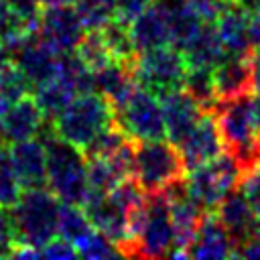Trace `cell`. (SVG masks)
<instances>
[{"mask_svg": "<svg viewBox=\"0 0 260 260\" xmlns=\"http://www.w3.org/2000/svg\"><path fill=\"white\" fill-rule=\"evenodd\" d=\"M41 256H45V258H75L77 250L69 240L55 236L51 242H47L41 248Z\"/></svg>", "mask_w": 260, "mask_h": 260, "instance_id": "35", "label": "cell"}, {"mask_svg": "<svg viewBox=\"0 0 260 260\" xmlns=\"http://www.w3.org/2000/svg\"><path fill=\"white\" fill-rule=\"evenodd\" d=\"M28 91H30V83L18 71V67L14 63H10L8 69L4 71L2 79H0V112L6 106H10V104L18 102L20 98L28 95Z\"/></svg>", "mask_w": 260, "mask_h": 260, "instance_id": "33", "label": "cell"}, {"mask_svg": "<svg viewBox=\"0 0 260 260\" xmlns=\"http://www.w3.org/2000/svg\"><path fill=\"white\" fill-rule=\"evenodd\" d=\"M248 18L250 10H246L236 0L225 2L219 10L217 18L213 20V26L223 43L225 53H246L252 49L248 35Z\"/></svg>", "mask_w": 260, "mask_h": 260, "instance_id": "21", "label": "cell"}, {"mask_svg": "<svg viewBox=\"0 0 260 260\" xmlns=\"http://www.w3.org/2000/svg\"><path fill=\"white\" fill-rule=\"evenodd\" d=\"M248 35H250V45L260 47V6L250 10L248 18Z\"/></svg>", "mask_w": 260, "mask_h": 260, "instance_id": "37", "label": "cell"}, {"mask_svg": "<svg viewBox=\"0 0 260 260\" xmlns=\"http://www.w3.org/2000/svg\"><path fill=\"white\" fill-rule=\"evenodd\" d=\"M114 122L134 142L167 138L160 98L140 85H136L132 93L114 108Z\"/></svg>", "mask_w": 260, "mask_h": 260, "instance_id": "9", "label": "cell"}, {"mask_svg": "<svg viewBox=\"0 0 260 260\" xmlns=\"http://www.w3.org/2000/svg\"><path fill=\"white\" fill-rule=\"evenodd\" d=\"M219 2H232V0H219Z\"/></svg>", "mask_w": 260, "mask_h": 260, "instance_id": "42", "label": "cell"}, {"mask_svg": "<svg viewBox=\"0 0 260 260\" xmlns=\"http://www.w3.org/2000/svg\"><path fill=\"white\" fill-rule=\"evenodd\" d=\"M83 35L85 26L75 6H43L37 24V37L43 43H47L55 53L61 55L75 51Z\"/></svg>", "mask_w": 260, "mask_h": 260, "instance_id": "10", "label": "cell"}, {"mask_svg": "<svg viewBox=\"0 0 260 260\" xmlns=\"http://www.w3.org/2000/svg\"><path fill=\"white\" fill-rule=\"evenodd\" d=\"M130 177L144 193H162L171 185L183 181L185 162L179 148L167 140H136L132 148Z\"/></svg>", "mask_w": 260, "mask_h": 260, "instance_id": "5", "label": "cell"}, {"mask_svg": "<svg viewBox=\"0 0 260 260\" xmlns=\"http://www.w3.org/2000/svg\"><path fill=\"white\" fill-rule=\"evenodd\" d=\"M93 230L87 213L83 211L81 205H71V203H61L59 205V215H57V236L69 240L73 246L85 238Z\"/></svg>", "mask_w": 260, "mask_h": 260, "instance_id": "25", "label": "cell"}, {"mask_svg": "<svg viewBox=\"0 0 260 260\" xmlns=\"http://www.w3.org/2000/svg\"><path fill=\"white\" fill-rule=\"evenodd\" d=\"M152 2L156 0H116V6H114V18L124 22V24H130L138 14H142Z\"/></svg>", "mask_w": 260, "mask_h": 260, "instance_id": "34", "label": "cell"}, {"mask_svg": "<svg viewBox=\"0 0 260 260\" xmlns=\"http://www.w3.org/2000/svg\"><path fill=\"white\" fill-rule=\"evenodd\" d=\"M250 57V69H252V85L256 91H260V47H252L248 51Z\"/></svg>", "mask_w": 260, "mask_h": 260, "instance_id": "38", "label": "cell"}, {"mask_svg": "<svg viewBox=\"0 0 260 260\" xmlns=\"http://www.w3.org/2000/svg\"><path fill=\"white\" fill-rule=\"evenodd\" d=\"M102 37H104V43L112 55L114 61H124V63H132L134 57H136V49L132 45V39H130V30H128V24L112 18L108 24H104L100 28Z\"/></svg>", "mask_w": 260, "mask_h": 260, "instance_id": "28", "label": "cell"}, {"mask_svg": "<svg viewBox=\"0 0 260 260\" xmlns=\"http://www.w3.org/2000/svg\"><path fill=\"white\" fill-rule=\"evenodd\" d=\"M75 0H41L43 6H63V4H73Z\"/></svg>", "mask_w": 260, "mask_h": 260, "instance_id": "41", "label": "cell"}, {"mask_svg": "<svg viewBox=\"0 0 260 260\" xmlns=\"http://www.w3.org/2000/svg\"><path fill=\"white\" fill-rule=\"evenodd\" d=\"M32 98L37 102V106L41 108V112L45 114L47 120H53L75 95H77V89L75 85L65 77L61 75L59 71L45 83L32 87Z\"/></svg>", "mask_w": 260, "mask_h": 260, "instance_id": "24", "label": "cell"}, {"mask_svg": "<svg viewBox=\"0 0 260 260\" xmlns=\"http://www.w3.org/2000/svg\"><path fill=\"white\" fill-rule=\"evenodd\" d=\"M37 30H32L16 14V10L8 4V0H0V43L6 47L8 53H12L18 45H22Z\"/></svg>", "mask_w": 260, "mask_h": 260, "instance_id": "27", "label": "cell"}, {"mask_svg": "<svg viewBox=\"0 0 260 260\" xmlns=\"http://www.w3.org/2000/svg\"><path fill=\"white\" fill-rule=\"evenodd\" d=\"M217 219L221 221V225L225 228V232L230 234L232 242L238 248V256H240V248L254 236L260 217L252 211L250 203L246 201V197L238 191V187L234 191H230L215 207H213Z\"/></svg>", "mask_w": 260, "mask_h": 260, "instance_id": "17", "label": "cell"}, {"mask_svg": "<svg viewBox=\"0 0 260 260\" xmlns=\"http://www.w3.org/2000/svg\"><path fill=\"white\" fill-rule=\"evenodd\" d=\"M158 98H160V106H162L167 140H171L177 146L193 130V126L199 122V118L207 110H203L201 104L193 95H189L183 87L167 91Z\"/></svg>", "mask_w": 260, "mask_h": 260, "instance_id": "13", "label": "cell"}, {"mask_svg": "<svg viewBox=\"0 0 260 260\" xmlns=\"http://www.w3.org/2000/svg\"><path fill=\"white\" fill-rule=\"evenodd\" d=\"M238 191L246 197L252 211L260 217V158H252L240 167Z\"/></svg>", "mask_w": 260, "mask_h": 260, "instance_id": "31", "label": "cell"}, {"mask_svg": "<svg viewBox=\"0 0 260 260\" xmlns=\"http://www.w3.org/2000/svg\"><path fill=\"white\" fill-rule=\"evenodd\" d=\"M10 63H12V57H10V53L6 51V47L0 43V79H2V75H4V71L8 69Z\"/></svg>", "mask_w": 260, "mask_h": 260, "instance_id": "40", "label": "cell"}, {"mask_svg": "<svg viewBox=\"0 0 260 260\" xmlns=\"http://www.w3.org/2000/svg\"><path fill=\"white\" fill-rule=\"evenodd\" d=\"M130 39L136 49V53L162 47V45H173L171 43V26H169V16L160 0L152 2L142 14H138L130 24Z\"/></svg>", "mask_w": 260, "mask_h": 260, "instance_id": "19", "label": "cell"}, {"mask_svg": "<svg viewBox=\"0 0 260 260\" xmlns=\"http://www.w3.org/2000/svg\"><path fill=\"white\" fill-rule=\"evenodd\" d=\"M173 250V221L165 193H146L140 209L132 215L130 256L158 258Z\"/></svg>", "mask_w": 260, "mask_h": 260, "instance_id": "6", "label": "cell"}, {"mask_svg": "<svg viewBox=\"0 0 260 260\" xmlns=\"http://www.w3.org/2000/svg\"><path fill=\"white\" fill-rule=\"evenodd\" d=\"M75 250H77V256H83V258H89V260H100V258H114V256H120L116 244L104 236L100 230H91L85 238H81L77 244H75Z\"/></svg>", "mask_w": 260, "mask_h": 260, "instance_id": "32", "label": "cell"}, {"mask_svg": "<svg viewBox=\"0 0 260 260\" xmlns=\"http://www.w3.org/2000/svg\"><path fill=\"white\" fill-rule=\"evenodd\" d=\"M14 250V230L8 209L0 207V258H10Z\"/></svg>", "mask_w": 260, "mask_h": 260, "instance_id": "36", "label": "cell"}, {"mask_svg": "<svg viewBox=\"0 0 260 260\" xmlns=\"http://www.w3.org/2000/svg\"><path fill=\"white\" fill-rule=\"evenodd\" d=\"M132 63L110 61L104 67H100L98 71H93V89L98 93H102L114 108L120 106L132 93V89L138 85L134 79Z\"/></svg>", "mask_w": 260, "mask_h": 260, "instance_id": "22", "label": "cell"}, {"mask_svg": "<svg viewBox=\"0 0 260 260\" xmlns=\"http://www.w3.org/2000/svg\"><path fill=\"white\" fill-rule=\"evenodd\" d=\"M47 152V187L61 203L83 205L89 195L85 156L79 148L59 138L51 122L45 124L37 136Z\"/></svg>", "mask_w": 260, "mask_h": 260, "instance_id": "2", "label": "cell"}, {"mask_svg": "<svg viewBox=\"0 0 260 260\" xmlns=\"http://www.w3.org/2000/svg\"><path fill=\"white\" fill-rule=\"evenodd\" d=\"M240 256H250V258H260V223L254 232V236L240 248Z\"/></svg>", "mask_w": 260, "mask_h": 260, "instance_id": "39", "label": "cell"}, {"mask_svg": "<svg viewBox=\"0 0 260 260\" xmlns=\"http://www.w3.org/2000/svg\"><path fill=\"white\" fill-rule=\"evenodd\" d=\"M162 193L169 201V213H171V221H173V250L169 256L187 258V250L195 236L203 207L187 193L183 181L171 185Z\"/></svg>", "mask_w": 260, "mask_h": 260, "instance_id": "11", "label": "cell"}, {"mask_svg": "<svg viewBox=\"0 0 260 260\" xmlns=\"http://www.w3.org/2000/svg\"><path fill=\"white\" fill-rule=\"evenodd\" d=\"M213 67H187L185 79H183V89L193 95L203 110H211L217 104V93L213 85Z\"/></svg>", "mask_w": 260, "mask_h": 260, "instance_id": "26", "label": "cell"}, {"mask_svg": "<svg viewBox=\"0 0 260 260\" xmlns=\"http://www.w3.org/2000/svg\"><path fill=\"white\" fill-rule=\"evenodd\" d=\"M181 51L185 55L187 67H215L225 57L223 43L213 22H205Z\"/></svg>", "mask_w": 260, "mask_h": 260, "instance_id": "23", "label": "cell"}, {"mask_svg": "<svg viewBox=\"0 0 260 260\" xmlns=\"http://www.w3.org/2000/svg\"><path fill=\"white\" fill-rule=\"evenodd\" d=\"M211 73H213L217 102L254 91L248 51L246 53H225V57L211 69Z\"/></svg>", "mask_w": 260, "mask_h": 260, "instance_id": "18", "label": "cell"}, {"mask_svg": "<svg viewBox=\"0 0 260 260\" xmlns=\"http://www.w3.org/2000/svg\"><path fill=\"white\" fill-rule=\"evenodd\" d=\"M47 118L37 106L35 98L24 95L0 112V144L10 146L20 140L37 138Z\"/></svg>", "mask_w": 260, "mask_h": 260, "instance_id": "12", "label": "cell"}, {"mask_svg": "<svg viewBox=\"0 0 260 260\" xmlns=\"http://www.w3.org/2000/svg\"><path fill=\"white\" fill-rule=\"evenodd\" d=\"M177 148L183 156L185 173L193 167H199V165L219 156L225 150L211 110L199 118V122L193 126V130L177 144Z\"/></svg>", "mask_w": 260, "mask_h": 260, "instance_id": "14", "label": "cell"}, {"mask_svg": "<svg viewBox=\"0 0 260 260\" xmlns=\"http://www.w3.org/2000/svg\"><path fill=\"white\" fill-rule=\"evenodd\" d=\"M132 71L140 87L156 95H162L167 91L183 87V79L187 73V61L179 47L162 45V47L136 53Z\"/></svg>", "mask_w": 260, "mask_h": 260, "instance_id": "7", "label": "cell"}, {"mask_svg": "<svg viewBox=\"0 0 260 260\" xmlns=\"http://www.w3.org/2000/svg\"><path fill=\"white\" fill-rule=\"evenodd\" d=\"M14 171L22 189H35L47 185V152L39 138H28L10 144L8 148Z\"/></svg>", "mask_w": 260, "mask_h": 260, "instance_id": "20", "label": "cell"}, {"mask_svg": "<svg viewBox=\"0 0 260 260\" xmlns=\"http://www.w3.org/2000/svg\"><path fill=\"white\" fill-rule=\"evenodd\" d=\"M238 179L240 162L223 150L219 156L189 169L183 177V185L203 209H213L230 191L238 187Z\"/></svg>", "mask_w": 260, "mask_h": 260, "instance_id": "8", "label": "cell"}, {"mask_svg": "<svg viewBox=\"0 0 260 260\" xmlns=\"http://www.w3.org/2000/svg\"><path fill=\"white\" fill-rule=\"evenodd\" d=\"M12 63L26 77L30 87H37L49 81L59 67V53H55L47 43H43L37 32L30 35L22 45H18L12 53Z\"/></svg>", "mask_w": 260, "mask_h": 260, "instance_id": "15", "label": "cell"}, {"mask_svg": "<svg viewBox=\"0 0 260 260\" xmlns=\"http://www.w3.org/2000/svg\"><path fill=\"white\" fill-rule=\"evenodd\" d=\"M51 122L53 132L83 150L102 130L114 122V106L98 91L77 93Z\"/></svg>", "mask_w": 260, "mask_h": 260, "instance_id": "4", "label": "cell"}, {"mask_svg": "<svg viewBox=\"0 0 260 260\" xmlns=\"http://www.w3.org/2000/svg\"><path fill=\"white\" fill-rule=\"evenodd\" d=\"M211 114L215 118L225 152H230L240 167L246 165L260 140V91H248L236 98L219 100Z\"/></svg>", "mask_w": 260, "mask_h": 260, "instance_id": "1", "label": "cell"}, {"mask_svg": "<svg viewBox=\"0 0 260 260\" xmlns=\"http://www.w3.org/2000/svg\"><path fill=\"white\" fill-rule=\"evenodd\" d=\"M75 10L83 20L85 30L102 28L114 18L116 0H75Z\"/></svg>", "mask_w": 260, "mask_h": 260, "instance_id": "30", "label": "cell"}, {"mask_svg": "<svg viewBox=\"0 0 260 260\" xmlns=\"http://www.w3.org/2000/svg\"><path fill=\"white\" fill-rule=\"evenodd\" d=\"M22 193V185L14 171L10 152L4 144H0V207L8 209L16 203Z\"/></svg>", "mask_w": 260, "mask_h": 260, "instance_id": "29", "label": "cell"}, {"mask_svg": "<svg viewBox=\"0 0 260 260\" xmlns=\"http://www.w3.org/2000/svg\"><path fill=\"white\" fill-rule=\"evenodd\" d=\"M238 248L230 234L217 219L213 209H205L197 223L195 236L189 244L187 258H234Z\"/></svg>", "mask_w": 260, "mask_h": 260, "instance_id": "16", "label": "cell"}, {"mask_svg": "<svg viewBox=\"0 0 260 260\" xmlns=\"http://www.w3.org/2000/svg\"><path fill=\"white\" fill-rule=\"evenodd\" d=\"M61 201L51 189L35 187L20 193L16 203L8 207L14 230V246L41 248L57 236V215Z\"/></svg>", "mask_w": 260, "mask_h": 260, "instance_id": "3", "label": "cell"}]
</instances>
